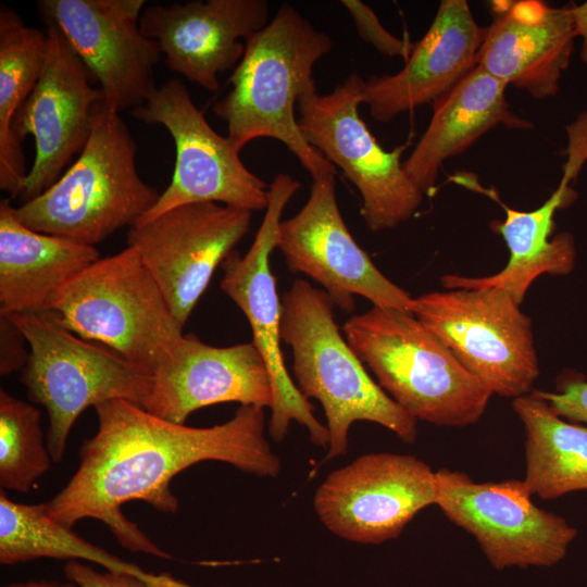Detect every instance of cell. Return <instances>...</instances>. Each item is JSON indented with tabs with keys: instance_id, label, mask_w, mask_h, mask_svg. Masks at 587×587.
I'll return each mask as SVG.
<instances>
[{
	"instance_id": "obj_1",
	"label": "cell",
	"mask_w": 587,
	"mask_h": 587,
	"mask_svg": "<svg viewBox=\"0 0 587 587\" xmlns=\"http://www.w3.org/2000/svg\"><path fill=\"white\" fill-rule=\"evenodd\" d=\"M98 429L79 449V465L48 502L47 515L72 528L79 520L103 522L126 549L170 560L121 510L140 500L175 513L171 482L202 461H218L259 477H276L280 459L265 438L264 409L240 405L233 417L211 427H190L114 399L95 407Z\"/></svg>"
},
{
	"instance_id": "obj_2",
	"label": "cell",
	"mask_w": 587,
	"mask_h": 587,
	"mask_svg": "<svg viewBox=\"0 0 587 587\" xmlns=\"http://www.w3.org/2000/svg\"><path fill=\"white\" fill-rule=\"evenodd\" d=\"M333 46L328 34L288 3L245 41L228 78L230 89L212 108L226 122L227 137L238 151L254 139L272 138L296 155L312 179L336 174L307 142L295 113L300 97L316 90L314 65Z\"/></svg>"
},
{
	"instance_id": "obj_3",
	"label": "cell",
	"mask_w": 587,
	"mask_h": 587,
	"mask_svg": "<svg viewBox=\"0 0 587 587\" xmlns=\"http://www.w3.org/2000/svg\"><path fill=\"white\" fill-rule=\"evenodd\" d=\"M334 302L323 290L297 278L280 300V338L291 350L296 386L320 401L329 442L325 460L345 455L353 423L384 426L413 444L416 420L375 382L353 352L334 316Z\"/></svg>"
},
{
	"instance_id": "obj_4",
	"label": "cell",
	"mask_w": 587,
	"mask_h": 587,
	"mask_svg": "<svg viewBox=\"0 0 587 587\" xmlns=\"http://www.w3.org/2000/svg\"><path fill=\"white\" fill-rule=\"evenodd\" d=\"M341 332L382 389L413 419L462 427L484 414L490 390L413 313L372 305Z\"/></svg>"
},
{
	"instance_id": "obj_5",
	"label": "cell",
	"mask_w": 587,
	"mask_h": 587,
	"mask_svg": "<svg viewBox=\"0 0 587 587\" xmlns=\"http://www.w3.org/2000/svg\"><path fill=\"white\" fill-rule=\"evenodd\" d=\"M137 146L120 113L100 101L78 159L48 189L15 208L28 228L93 246L133 226L159 200L140 177Z\"/></svg>"
},
{
	"instance_id": "obj_6",
	"label": "cell",
	"mask_w": 587,
	"mask_h": 587,
	"mask_svg": "<svg viewBox=\"0 0 587 587\" xmlns=\"http://www.w3.org/2000/svg\"><path fill=\"white\" fill-rule=\"evenodd\" d=\"M52 310L76 335L103 344L149 376L184 335L163 292L130 247L99 258L70 279Z\"/></svg>"
},
{
	"instance_id": "obj_7",
	"label": "cell",
	"mask_w": 587,
	"mask_h": 587,
	"mask_svg": "<svg viewBox=\"0 0 587 587\" xmlns=\"http://www.w3.org/2000/svg\"><path fill=\"white\" fill-rule=\"evenodd\" d=\"M5 315L29 346L20 378L29 400L47 410L46 442L53 462L62 461L71 428L87 408L114 399L142 407L150 376L114 351L76 335L54 310Z\"/></svg>"
},
{
	"instance_id": "obj_8",
	"label": "cell",
	"mask_w": 587,
	"mask_h": 587,
	"mask_svg": "<svg viewBox=\"0 0 587 587\" xmlns=\"http://www.w3.org/2000/svg\"><path fill=\"white\" fill-rule=\"evenodd\" d=\"M363 83L353 72L326 95L317 89L304 93L297 118L307 142L355 186L365 225L377 233L411 218L424 193L403 167L407 145L383 149L360 116Z\"/></svg>"
},
{
	"instance_id": "obj_9",
	"label": "cell",
	"mask_w": 587,
	"mask_h": 587,
	"mask_svg": "<svg viewBox=\"0 0 587 587\" xmlns=\"http://www.w3.org/2000/svg\"><path fill=\"white\" fill-rule=\"evenodd\" d=\"M520 305L500 288H457L414 298L412 312L491 394L514 399L530 394L539 375Z\"/></svg>"
},
{
	"instance_id": "obj_10",
	"label": "cell",
	"mask_w": 587,
	"mask_h": 587,
	"mask_svg": "<svg viewBox=\"0 0 587 587\" xmlns=\"http://www.w3.org/2000/svg\"><path fill=\"white\" fill-rule=\"evenodd\" d=\"M130 114L143 123L166 128L176 151L170 185L134 225L195 202H217L251 212L266 209L270 184L242 163L240 151L227 136L211 127L180 80L171 79L155 87Z\"/></svg>"
},
{
	"instance_id": "obj_11",
	"label": "cell",
	"mask_w": 587,
	"mask_h": 587,
	"mask_svg": "<svg viewBox=\"0 0 587 587\" xmlns=\"http://www.w3.org/2000/svg\"><path fill=\"white\" fill-rule=\"evenodd\" d=\"M300 189L292 176L280 173L268 187V204L252 245L245 254L234 250L222 263L221 289L246 315L252 342L268 369L274 391L268 434L276 442L284 440L289 425L304 426L311 441L327 450L329 435L314 415V407L299 391L285 365L280 348V299L270 258L276 248L277 230L284 210Z\"/></svg>"
},
{
	"instance_id": "obj_12",
	"label": "cell",
	"mask_w": 587,
	"mask_h": 587,
	"mask_svg": "<svg viewBox=\"0 0 587 587\" xmlns=\"http://www.w3.org/2000/svg\"><path fill=\"white\" fill-rule=\"evenodd\" d=\"M436 486L435 504L477 540L497 570L552 566L577 536L564 517L534 504L523 479L475 483L442 467L436 471Z\"/></svg>"
},
{
	"instance_id": "obj_13",
	"label": "cell",
	"mask_w": 587,
	"mask_h": 587,
	"mask_svg": "<svg viewBox=\"0 0 587 587\" xmlns=\"http://www.w3.org/2000/svg\"><path fill=\"white\" fill-rule=\"evenodd\" d=\"M436 472L411 454L371 452L330 472L313 507L335 536L379 545L400 536L424 508L435 504Z\"/></svg>"
},
{
	"instance_id": "obj_14",
	"label": "cell",
	"mask_w": 587,
	"mask_h": 587,
	"mask_svg": "<svg viewBox=\"0 0 587 587\" xmlns=\"http://www.w3.org/2000/svg\"><path fill=\"white\" fill-rule=\"evenodd\" d=\"M276 249L291 272L320 284L347 313L355 310V296L413 313L414 298L388 279L351 236L337 202L335 173L313 179L301 210L280 221Z\"/></svg>"
},
{
	"instance_id": "obj_15",
	"label": "cell",
	"mask_w": 587,
	"mask_h": 587,
	"mask_svg": "<svg viewBox=\"0 0 587 587\" xmlns=\"http://www.w3.org/2000/svg\"><path fill=\"white\" fill-rule=\"evenodd\" d=\"M252 214L217 202H195L129 227L127 247L138 252L183 327L217 266L248 234Z\"/></svg>"
},
{
	"instance_id": "obj_16",
	"label": "cell",
	"mask_w": 587,
	"mask_h": 587,
	"mask_svg": "<svg viewBox=\"0 0 587 587\" xmlns=\"http://www.w3.org/2000/svg\"><path fill=\"white\" fill-rule=\"evenodd\" d=\"M145 0H40L38 11L57 26L98 83L114 112L142 105L157 87V41L140 28Z\"/></svg>"
},
{
	"instance_id": "obj_17",
	"label": "cell",
	"mask_w": 587,
	"mask_h": 587,
	"mask_svg": "<svg viewBox=\"0 0 587 587\" xmlns=\"http://www.w3.org/2000/svg\"><path fill=\"white\" fill-rule=\"evenodd\" d=\"M47 25L41 73L12 123L20 142L27 135L35 139V160L20 193L24 202L52 186L73 155L83 150L92 128L95 108L103 100L63 33Z\"/></svg>"
},
{
	"instance_id": "obj_18",
	"label": "cell",
	"mask_w": 587,
	"mask_h": 587,
	"mask_svg": "<svg viewBox=\"0 0 587 587\" xmlns=\"http://www.w3.org/2000/svg\"><path fill=\"white\" fill-rule=\"evenodd\" d=\"M141 408L163 420L184 424L196 410L237 402L272 408L273 383L265 361L251 342L215 347L188 334L150 375Z\"/></svg>"
},
{
	"instance_id": "obj_19",
	"label": "cell",
	"mask_w": 587,
	"mask_h": 587,
	"mask_svg": "<svg viewBox=\"0 0 587 587\" xmlns=\"http://www.w3.org/2000/svg\"><path fill=\"white\" fill-rule=\"evenodd\" d=\"M265 0H207L150 4L140 16L142 34L157 41L165 65L209 91L217 75L240 62L245 41L268 23Z\"/></svg>"
},
{
	"instance_id": "obj_20",
	"label": "cell",
	"mask_w": 587,
	"mask_h": 587,
	"mask_svg": "<svg viewBox=\"0 0 587 587\" xmlns=\"http://www.w3.org/2000/svg\"><path fill=\"white\" fill-rule=\"evenodd\" d=\"M465 0H444L404 66L391 75L364 79L362 103L378 122L433 103L473 67L485 38Z\"/></svg>"
},
{
	"instance_id": "obj_21",
	"label": "cell",
	"mask_w": 587,
	"mask_h": 587,
	"mask_svg": "<svg viewBox=\"0 0 587 587\" xmlns=\"http://www.w3.org/2000/svg\"><path fill=\"white\" fill-rule=\"evenodd\" d=\"M476 65L538 100L554 96L575 34L570 7L540 0L495 1Z\"/></svg>"
},
{
	"instance_id": "obj_22",
	"label": "cell",
	"mask_w": 587,
	"mask_h": 587,
	"mask_svg": "<svg viewBox=\"0 0 587 587\" xmlns=\"http://www.w3.org/2000/svg\"><path fill=\"white\" fill-rule=\"evenodd\" d=\"M567 159L558 188L538 209L524 212L502 204L505 218L496 223L502 235L510 259L505 267L486 277L445 275L441 278L448 289L495 287L509 292L522 303L532 283L542 274L567 275L575 266L576 249L572 234L563 232L549 239L553 228V215L558 209L570 204L575 198L570 183L575 180L587 161V138L574 136L567 142Z\"/></svg>"
},
{
	"instance_id": "obj_23",
	"label": "cell",
	"mask_w": 587,
	"mask_h": 587,
	"mask_svg": "<svg viewBox=\"0 0 587 587\" xmlns=\"http://www.w3.org/2000/svg\"><path fill=\"white\" fill-rule=\"evenodd\" d=\"M505 88V84L476 65L433 102L428 126L403 161L407 174L424 195L434 192L442 163L462 153L488 130L498 125L532 128L529 121L510 109Z\"/></svg>"
},
{
	"instance_id": "obj_24",
	"label": "cell",
	"mask_w": 587,
	"mask_h": 587,
	"mask_svg": "<svg viewBox=\"0 0 587 587\" xmlns=\"http://www.w3.org/2000/svg\"><path fill=\"white\" fill-rule=\"evenodd\" d=\"M98 259L93 246L28 228L0 201V313L52 310L60 289Z\"/></svg>"
},
{
	"instance_id": "obj_25",
	"label": "cell",
	"mask_w": 587,
	"mask_h": 587,
	"mask_svg": "<svg viewBox=\"0 0 587 587\" xmlns=\"http://www.w3.org/2000/svg\"><path fill=\"white\" fill-rule=\"evenodd\" d=\"M40 558L95 563L105 571L134 576L148 587H199L170 574H155L124 561L78 537L72 528L53 522L46 513L45 503H18L8 498L1 489L0 563L16 565Z\"/></svg>"
},
{
	"instance_id": "obj_26",
	"label": "cell",
	"mask_w": 587,
	"mask_h": 587,
	"mask_svg": "<svg viewBox=\"0 0 587 587\" xmlns=\"http://www.w3.org/2000/svg\"><path fill=\"white\" fill-rule=\"evenodd\" d=\"M512 407L525 428L523 480L530 494L555 499L587 490V426L565 421L533 391Z\"/></svg>"
},
{
	"instance_id": "obj_27",
	"label": "cell",
	"mask_w": 587,
	"mask_h": 587,
	"mask_svg": "<svg viewBox=\"0 0 587 587\" xmlns=\"http://www.w3.org/2000/svg\"><path fill=\"white\" fill-rule=\"evenodd\" d=\"M47 52V33L26 26L7 5L0 8V188L18 197L27 176L13 118L32 93Z\"/></svg>"
},
{
	"instance_id": "obj_28",
	"label": "cell",
	"mask_w": 587,
	"mask_h": 587,
	"mask_svg": "<svg viewBox=\"0 0 587 587\" xmlns=\"http://www.w3.org/2000/svg\"><path fill=\"white\" fill-rule=\"evenodd\" d=\"M38 408L0 390V486L28 492L51 466Z\"/></svg>"
},
{
	"instance_id": "obj_29",
	"label": "cell",
	"mask_w": 587,
	"mask_h": 587,
	"mask_svg": "<svg viewBox=\"0 0 587 587\" xmlns=\"http://www.w3.org/2000/svg\"><path fill=\"white\" fill-rule=\"evenodd\" d=\"M340 3L350 14L362 40L384 55L404 60L410 57L414 43L388 32L367 4L359 0H341Z\"/></svg>"
},
{
	"instance_id": "obj_30",
	"label": "cell",
	"mask_w": 587,
	"mask_h": 587,
	"mask_svg": "<svg viewBox=\"0 0 587 587\" xmlns=\"http://www.w3.org/2000/svg\"><path fill=\"white\" fill-rule=\"evenodd\" d=\"M561 417L587 425V378L571 374L561 380L558 391L533 390Z\"/></svg>"
},
{
	"instance_id": "obj_31",
	"label": "cell",
	"mask_w": 587,
	"mask_h": 587,
	"mask_svg": "<svg viewBox=\"0 0 587 587\" xmlns=\"http://www.w3.org/2000/svg\"><path fill=\"white\" fill-rule=\"evenodd\" d=\"M90 563L70 560L63 566L66 579L79 587H148L142 580L122 573L98 571Z\"/></svg>"
},
{
	"instance_id": "obj_32",
	"label": "cell",
	"mask_w": 587,
	"mask_h": 587,
	"mask_svg": "<svg viewBox=\"0 0 587 587\" xmlns=\"http://www.w3.org/2000/svg\"><path fill=\"white\" fill-rule=\"evenodd\" d=\"M24 342L27 341L16 324L8 315L0 313L1 375L23 370L29 355Z\"/></svg>"
},
{
	"instance_id": "obj_33",
	"label": "cell",
	"mask_w": 587,
	"mask_h": 587,
	"mask_svg": "<svg viewBox=\"0 0 587 587\" xmlns=\"http://www.w3.org/2000/svg\"><path fill=\"white\" fill-rule=\"evenodd\" d=\"M570 7L575 37L582 38L580 60L587 63V1Z\"/></svg>"
},
{
	"instance_id": "obj_34",
	"label": "cell",
	"mask_w": 587,
	"mask_h": 587,
	"mask_svg": "<svg viewBox=\"0 0 587 587\" xmlns=\"http://www.w3.org/2000/svg\"><path fill=\"white\" fill-rule=\"evenodd\" d=\"M66 579V578H65ZM3 587H79L76 583H73L68 579L65 582H60L55 579H29L26 582H15Z\"/></svg>"
}]
</instances>
